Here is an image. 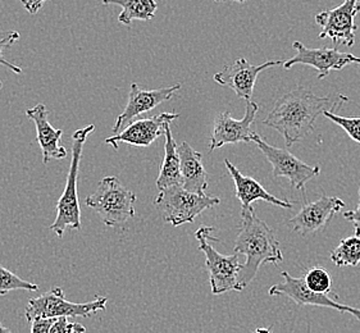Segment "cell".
<instances>
[{
    "mask_svg": "<svg viewBox=\"0 0 360 333\" xmlns=\"http://www.w3.org/2000/svg\"><path fill=\"white\" fill-rule=\"evenodd\" d=\"M45 1L48 0H21L22 6L26 8L30 15H37V12L43 8Z\"/></svg>",
    "mask_w": 360,
    "mask_h": 333,
    "instance_id": "30",
    "label": "cell"
},
{
    "mask_svg": "<svg viewBox=\"0 0 360 333\" xmlns=\"http://www.w3.org/2000/svg\"><path fill=\"white\" fill-rule=\"evenodd\" d=\"M345 219L349 222H352L355 230V235L360 236V188H359V200H358V205L354 210H347L342 214Z\"/></svg>",
    "mask_w": 360,
    "mask_h": 333,
    "instance_id": "29",
    "label": "cell"
},
{
    "mask_svg": "<svg viewBox=\"0 0 360 333\" xmlns=\"http://www.w3.org/2000/svg\"><path fill=\"white\" fill-rule=\"evenodd\" d=\"M214 231V227L202 226L195 232V237L199 242V249L205 254L212 294L222 295L229 291H238V272L243 264H240L238 254L222 255L212 247L210 241H218L212 237V232Z\"/></svg>",
    "mask_w": 360,
    "mask_h": 333,
    "instance_id": "6",
    "label": "cell"
},
{
    "mask_svg": "<svg viewBox=\"0 0 360 333\" xmlns=\"http://www.w3.org/2000/svg\"><path fill=\"white\" fill-rule=\"evenodd\" d=\"M254 333H272L269 328H258Z\"/></svg>",
    "mask_w": 360,
    "mask_h": 333,
    "instance_id": "32",
    "label": "cell"
},
{
    "mask_svg": "<svg viewBox=\"0 0 360 333\" xmlns=\"http://www.w3.org/2000/svg\"><path fill=\"white\" fill-rule=\"evenodd\" d=\"M331 261L338 267H356L360 263V236L341 240L339 247L331 252Z\"/></svg>",
    "mask_w": 360,
    "mask_h": 333,
    "instance_id": "22",
    "label": "cell"
},
{
    "mask_svg": "<svg viewBox=\"0 0 360 333\" xmlns=\"http://www.w3.org/2000/svg\"><path fill=\"white\" fill-rule=\"evenodd\" d=\"M281 277L283 281L281 283L274 285L268 294L271 296H286L292 300L299 306L311 305V306H319V308H331L340 313H349L354 318L360 320V311L349 305L341 304L338 301L339 296L333 292L330 294H318L310 290L305 285L304 277L296 278L290 275L288 272H282Z\"/></svg>",
    "mask_w": 360,
    "mask_h": 333,
    "instance_id": "9",
    "label": "cell"
},
{
    "mask_svg": "<svg viewBox=\"0 0 360 333\" xmlns=\"http://www.w3.org/2000/svg\"><path fill=\"white\" fill-rule=\"evenodd\" d=\"M56 318H35L30 322L31 333H49Z\"/></svg>",
    "mask_w": 360,
    "mask_h": 333,
    "instance_id": "28",
    "label": "cell"
},
{
    "mask_svg": "<svg viewBox=\"0 0 360 333\" xmlns=\"http://www.w3.org/2000/svg\"><path fill=\"white\" fill-rule=\"evenodd\" d=\"M171 122L165 124V159L159 171L158 178H157V188L159 191L166 190L172 186L182 185V176H181V160L179 152H177V144L173 138L171 131Z\"/></svg>",
    "mask_w": 360,
    "mask_h": 333,
    "instance_id": "20",
    "label": "cell"
},
{
    "mask_svg": "<svg viewBox=\"0 0 360 333\" xmlns=\"http://www.w3.org/2000/svg\"><path fill=\"white\" fill-rule=\"evenodd\" d=\"M259 107L257 103L248 100L246 102L245 116L243 119H235L229 112H222L216 117L209 152H213L218 148L227 144H238V143H250L252 131L250 127L255 121Z\"/></svg>",
    "mask_w": 360,
    "mask_h": 333,
    "instance_id": "13",
    "label": "cell"
},
{
    "mask_svg": "<svg viewBox=\"0 0 360 333\" xmlns=\"http://www.w3.org/2000/svg\"><path fill=\"white\" fill-rule=\"evenodd\" d=\"M95 130L94 124H89L79 129L72 136V160L65 181V191L57 203V217L51 223V231L56 232L59 239L63 237L65 230H79L81 228V210H79V163L82 158V150L90 133Z\"/></svg>",
    "mask_w": 360,
    "mask_h": 333,
    "instance_id": "3",
    "label": "cell"
},
{
    "mask_svg": "<svg viewBox=\"0 0 360 333\" xmlns=\"http://www.w3.org/2000/svg\"><path fill=\"white\" fill-rule=\"evenodd\" d=\"M86 328L79 323H70L67 317L56 318L49 333H85Z\"/></svg>",
    "mask_w": 360,
    "mask_h": 333,
    "instance_id": "27",
    "label": "cell"
},
{
    "mask_svg": "<svg viewBox=\"0 0 360 333\" xmlns=\"http://www.w3.org/2000/svg\"><path fill=\"white\" fill-rule=\"evenodd\" d=\"M216 1H238V3H245L246 0H216Z\"/></svg>",
    "mask_w": 360,
    "mask_h": 333,
    "instance_id": "33",
    "label": "cell"
},
{
    "mask_svg": "<svg viewBox=\"0 0 360 333\" xmlns=\"http://www.w3.org/2000/svg\"><path fill=\"white\" fill-rule=\"evenodd\" d=\"M108 299L96 296L89 303H71L65 299V291L54 287L39 297L30 299L25 309L29 322L35 318H60V317H91L98 312H104Z\"/></svg>",
    "mask_w": 360,
    "mask_h": 333,
    "instance_id": "7",
    "label": "cell"
},
{
    "mask_svg": "<svg viewBox=\"0 0 360 333\" xmlns=\"http://www.w3.org/2000/svg\"><path fill=\"white\" fill-rule=\"evenodd\" d=\"M20 37H21V35L17 31H0V65H6L15 74H21V67L8 62L7 59L3 57V53H4V51H7L8 48H11L13 44L17 43L20 40ZM1 87H3V84L0 81V89Z\"/></svg>",
    "mask_w": 360,
    "mask_h": 333,
    "instance_id": "26",
    "label": "cell"
},
{
    "mask_svg": "<svg viewBox=\"0 0 360 333\" xmlns=\"http://www.w3.org/2000/svg\"><path fill=\"white\" fill-rule=\"evenodd\" d=\"M252 141L257 144L258 149L274 166V178L285 177L288 178L290 185L296 190L304 191L305 183L321 174V166H309L297 159L295 155H292L288 150L269 145L257 132H252Z\"/></svg>",
    "mask_w": 360,
    "mask_h": 333,
    "instance_id": "8",
    "label": "cell"
},
{
    "mask_svg": "<svg viewBox=\"0 0 360 333\" xmlns=\"http://www.w3.org/2000/svg\"><path fill=\"white\" fill-rule=\"evenodd\" d=\"M179 117L180 115L177 113H160L158 116L137 119L127 124L122 132L105 138V144L113 146L115 149H118L120 144L143 148L150 146L159 136L165 135V124L172 122Z\"/></svg>",
    "mask_w": 360,
    "mask_h": 333,
    "instance_id": "15",
    "label": "cell"
},
{
    "mask_svg": "<svg viewBox=\"0 0 360 333\" xmlns=\"http://www.w3.org/2000/svg\"><path fill=\"white\" fill-rule=\"evenodd\" d=\"M344 207L345 202L340 197L322 195L316 202L304 205L302 210L288 221V226L292 232L302 236L316 235L324 230Z\"/></svg>",
    "mask_w": 360,
    "mask_h": 333,
    "instance_id": "12",
    "label": "cell"
},
{
    "mask_svg": "<svg viewBox=\"0 0 360 333\" xmlns=\"http://www.w3.org/2000/svg\"><path fill=\"white\" fill-rule=\"evenodd\" d=\"M360 0H345L341 6L331 11H322L316 15V22L321 27L318 37H330L336 45L353 46L355 44V15L358 13L356 4Z\"/></svg>",
    "mask_w": 360,
    "mask_h": 333,
    "instance_id": "11",
    "label": "cell"
},
{
    "mask_svg": "<svg viewBox=\"0 0 360 333\" xmlns=\"http://www.w3.org/2000/svg\"><path fill=\"white\" fill-rule=\"evenodd\" d=\"M235 254H244L246 261L238 272V291L248 287L264 263L283 261L281 247L274 231L257 217L255 209L241 213V225L235 242Z\"/></svg>",
    "mask_w": 360,
    "mask_h": 333,
    "instance_id": "2",
    "label": "cell"
},
{
    "mask_svg": "<svg viewBox=\"0 0 360 333\" xmlns=\"http://www.w3.org/2000/svg\"><path fill=\"white\" fill-rule=\"evenodd\" d=\"M177 152L181 160L182 188L199 195H207L208 174L202 166V154L194 150L186 141L177 146Z\"/></svg>",
    "mask_w": 360,
    "mask_h": 333,
    "instance_id": "19",
    "label": "cell"
},
{
    "mask_svg": "<svg viewBox=\"0 0 360 333\" xmlns=\"http://www.w3.org/2000/svg\"><path fill=\"white\" fill-rule=\"evenodd\" d=\"M224 164L235 183L236 197L241 203V213L254 209L252 203L255 200H264L266 203L274 204L276 207H281L285 209H291L294 207V203H290L288 200H282L276 196L271 195L259 182L255 181L252 177L244 176L231 163L230 160L224 159Z\"/></svg>",
    "mask_w": 360,
    "mask_h": 333,
    "instance_id": "18",
    "label": "cell"
},
{
    "mask_svg": "<svg viewBox=\"0 0 360 333\" xmlns=\"http://www.w3.org/2000/svg\"><path fill=\"white\" fill-rule=\"evenodd\" d=\"M181 89L180 84L173 86L163 87L157 90H143L140 86L132 82L131 84L130 94H129V102L126 108L123 109L122 113L118 116L113 126V133H120V130L126 127L127 124L132 122L134 118L148 113L154 108H157L160 104L171 100L173 95L176 94Z\"/></svg>",
    "mask_w": 360,
    "mask_h": 333,
    "instance_id": "16",
    "label": "cell"
},
{
    "mask_svg": "<svg viewBox=\"0 0 360 333\" xmlns=\"http://www.w3.org/2000/svg\"><path fill=\"white\" fill-rule=\"evenodd\" d=\"M305 285L310 290L318 294H330L332 292V278L326 269L314 267L305 272L303 275Z\"/></svg>",
    "mask_w": 360,
    "mask_h": 333,
    "instance_id": "24",
    "label": "cell"
},
{
    "mask_svg": "<svg viewBox=\"0 0 360 333\" xmlns=\"http://www.w3.org/2000/svg\"><path fill=\"white\" fill-rule=\"evenodd\" d=\"M15 290L39 291V286L29 282L0 266V296H6L8 292Z\"/></svg>",
    "mask_w": 360,
    "mask_h": 333,
    "instance_id": "23",
    "label": "cell"
},
{
    "mask_svg": "<svg viewBox=\"0 0 360 333\" xmlns=\"http://www.w3.org/2000/svg\"><path fill=\"white\" fill-rule=\"evenodd\" d=\"M292 48L295 49L296 54L292 58L285 60L283 67L290 70L295 65H310L317 70L318 80H323L332 71H340L346 65H360V58L350 53H342L336 48L309 49L300 41H294Z\"/></svg>",
    "mask_w": 360,
    "mask_h": 333,
    "instance_id": "10",
    "label": "cell"
},
{
    "mask_svg": "<svg viewBox=\"0 0 360 333\" xmlns=\"http://www.w3.org/2000/svg\"><path fill=\"white\" fill-rule=\"evenodd\" d=\"M104 6L115 4L122 7L118 15V22L124 26H131L132 21H152L155 17L158 4L155 0H101Z\"/></svg>",
    "mask_w": 360,
    "mask_h": 333,
    "instance_id": "21",
    "label": "cell"
},
{
    "mask_svg": "<svg viewBox=\"0 0 360 333\" xmlns=\"http://www.w3.org/2000/svg\"><path fill=\"white\" fill-rule=\"evenodd\" d=\"M283 63L285 60H268L263 65H254L245 58L236 59L232 65H226L221 72H217L213 79L218 85L230 87L238 98L248 102L252 100L254 86L260 72Z\"/></svg>",
    "mask_w": 360,
    "mask_h": 333,
    "instance_id": "14",
    "label": "cell"
},
{
    "mask_svg": "<svg viewBox=\"0 0 360 333\" xmlns=\"http://www.w3.org/2000/svg\"><path fill=\"white\" fill-rule=\"evenodd\" d=\"M219 203V197L195 194L182 188V185L159 191L154 202L163 219L174 227L193 223L204 210L214 208Z\"/></svg>",
    "mask_w": 360,
    "mask_h": 333,
    "instance_id": "5",
    "label": "cell"
},
{
    "mask_svg": "<svg viewBox=\"0 0 360 333\" xmlns=\"http://www.w3.org/2000/svg\"><path fill=\"white\" fill-rule=\"evenodd\" d=\"M136 195L123 186L115 176H107L98 183L93 195L86 199V205L99 216L108 227L122 226L135 216Z\"/></svg>",
    "mask_w": 360,
    "mask_h": 333,
    "instance_id": "4",
    "label": "cell"
},
{
    "mask_svg": "<svg viewBox=\"0 0 360 333\" xmlns=\"http://www.w3.org/2000/svg\"><path fill=\"white\" fill-rule=\"evenodd\" d=\"M0 333H13L9 328H7L6 326H3L1 323H0Z\"/></svg>",
    "mask_w": 360,
    "mask_h": 333,
    "instance_id": "31",
    "label": "cell"
},
{
    "mask_svg": "<svg viewBox=\"0 0 360 333\" xmlns=\"http://www.w3.org/2000/svg\"><path fill=\"white\" fill-rule=\"evenodd\" d=\"M356 11H358V12L360 11V1L358 3V4H356Z\"/></svg>",
    "mask_w": 360,
    "mask_h": 333,
    "instance_id": "34",
    "label": "cell"
},
{
    "mask_svg": "<svg viewBox=\"0 0 360 333\" xmlns=\"http://www.w3.org/2000/svg\"><path fill=\"white\" fill-rule=\"evenodd\" d=\"M340 104L332 105L328 96H317L308 89L297 87L282 95L263 124L280 132L288 148H291L314 130L319 115Z\"/></svg>",
    "mask_w": 360,
    "mask_h": 333,
    "instance_id": "1",
    "label": "cell"
},
{
    "mask_svg": "<svg viewBox=\"0 0 360 333\" xmlns=\"http://www.w3.org/2000/svg\"><path fill=\"white\" fill-rule=\"evenodd\" d=\"M26 116L37 126V143L43 154V163L48 164L51 159H65L67 150L60 145L63 130H56L49 122V110L44 104H37L26 110Z\"/></svg>",
    "mask_w": 360,
    "mask_h": 333,
    "instance_id": "17",
    "label": "cell"
},
{
    "mask_svg": "<svg viewBox=\"0 0 360 333\" xmlns=\"http://www.w3.org/2000/svg\"><path fill=\"white\" fill-rule=\"evenodd\" d=\"M333 109L326 110L323 116L327 117L328 119H331L333 124L340 126L349 135V138H353L354 141L360 144V117L349 118V117L339 116L333 112Z\"/></svg>",
    "mask_w": 360,
    "mask_h": 333,
    "instance_id": "25",
    "label": "cell"
}]
</instances>
